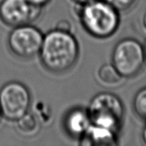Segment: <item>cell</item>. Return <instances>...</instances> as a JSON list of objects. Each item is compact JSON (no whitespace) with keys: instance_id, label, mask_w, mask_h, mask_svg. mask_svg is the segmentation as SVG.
<instances>
[{"instance_id":"5","label":"cell","mask_w":146,"mask_h":146,"mask_svg":"<svg viewBox=\"0 0 146 146\" xmlns=\"http://www.w3.org/2000/svg\"><path fill=\"white\" fill-rule=\"evenodd\" d=\"M31 102L29 88L20 82L11 81L0 89V109L7 120H17L29 111Z\"/></svg>"},{"instance_id":"17","label":"cell","mask_w":146,"mask_h":146,"mask_svg":"<svg viewBox=\"0 0 146 146\" xmlns=\"http://www.w3.org/2000/svg\"><path fill=\"white\" fill-rule=\"evenodd\" d=\"M74 1L76 3H79V4H86L89 3H91V2H94L95 0H72Z\"/></svg>"},{"instance_id":"12","label":"cell","mask_w":146,"mask_h":146,"mask_svg":"<svg viewBox=\"0 0 146 146\" xmlns=\"http://www.w3.org/2000/svg\"><path fill=\"white\" fill-rule=\"evenodd\" d=\"M132 105L135 114L146 122V86L135 94Z\"/></svg>"},{"instance_id":"7","label":"cell","mask_w":146,"mask_h":146,"mask_svg":"<svg viewBox=\"0 0 146 146\" xmlns=\"http://www.w3.org/2000/svg\"><path fill=\"white\" fill-rule=\"evenodd\" d=\"M42 7L30 0H3L0 3V19L10 27L29 25L38 19Z\"/></svg>"},{"instance_id":"15","label":"cell","mask_w":146,"mask_h":146,"mask_svg":"<svg viewBox=\"0 0 146 146\" xmlns=\"http://www.w3.org/2000/svg\"><path fill=\"white\" fill-rule=\"evenodd\" d=\"M55 29L61 31V32H71L72 25H71V24H70L68 21H67V20H61V21L57 22Z\"/></svg>"},{"instance_id":"4","label":"cell","mask_w":146,"mask_h":146,"mask_svg":"<svg viewBox=\"0 0 146 146\" xmlns=\"http://www.w3.org/2000/svg\"><path fill=\"white\" fill-rule=\"evenodd\" d=\"M145 64L143 45L137 39L125 38L115 45L111 53V64L122 78L135 77L141 72Z\"/></svg>"},{"instance_id":"18","label":"cell","mask_w":146,"mask_h":146,"mask_svg":"<svg viewBox=\"0 0 146 146\" xmlns=\"http://www.w3.org/2000/svg\"><path fill=\"white\" fill-rule=\"evenodd\" d=\"M141 137H142V141L144 144L146 145V123L145 125V127L143 128L142 133H141Z\"/></svg>"},{"instance_id":"21","label":"cell","mask_w":146,"mask_h":146,"mask_svg":"<svg viewBox=\"0 0 146 146\" xmlns=\"http://www.w3.org/2000/svg\"><path fill=\"white\" fill-rule=\"evenodd\" d=\"M1 117H2V112H1V109H0V119H1Z\"/></svg>"},{"instance_id":"14","label":"cell","mask_w":146,"mask_h":146,"mask_svg":"<svg viewBox=\"0 0 146 146\" xmlns=\"http://www.w3.org/2000/svg\"><path fill=\"white\" fill-rule=\"evenodd\" d=\"M35 108H37L38 114L37 116L40 121L43 120V122H48L51 117V113L50 112V108H48L46 105H45L44 103H38L37 106H35Z\"/></svg>"},{"instance_id":"20","label":"cell","mask_w":146,"mask_h":146,"mask_svg":"<svg viewBox=\"0 0 146 146\" xmlns=\"http://www.w3.org/2000/svg\"><path fill=\"white\" fill-rule=\"evenodd\" d=\"M143 49H144V54H145V63H146V39L145 41V43L143 45Z\"/></svg>"},{"instance_id":"16","label":"cell","mask_w":146,"mask_h":146,"mask_svg":"<svg viewBox=\"0 0 146 146\" xmlns=\"http://www.w3.org/2000/svg\"><path fill=\"white\" fill-rule=\"evenodd\" d=\"M50 0H30V2H32V3L35 4L37 6H39V7H43L44 6H46V4L50 3Z\"/></svg>"},{"instance_id":"2","label":"cell","mask_w":146,"mask_h":146,"mask_svg":"<svg viewBox=\"0 0 146 146\" xmlns=\"http://www.w3.org/2000/svg\"><path fill=\"white\" fill-rule=\"evenodd\" d=\"M75 12L82 25L93 37L106 38L116 32L120 23L119 12L104 0L86 4L76 3Z\"/></svg>"},{"instance_id":"13","label":"cell","mask_w":146,"mask_h":146,"mask_svg":"<svg viewBox=\"0 0 146 146\" xmlns=\"http://www.w3.org/2000/svg\"><path fill=\"white\" fill-rule=\"evenodd\" d=\"M119 12L130 10L136 4L137 0H104Z\"/></svg>"},{"instance_id":"19","label":"cell","mask_w":146,"mask_h":146,"mask_svg":"<svg viewBox=\"0 0 146 146\" xmlns=\"http://www.w3.org/2000/svg\"><path fill=\"white\" fill-rule=\"evenodd\" d=\"M142 23H143V26H144V28L146 30V12L144 14V16H143L142 18Z\"/></svg>"},{"instance_id":"3","label":"cell","mask_w":146,"mask_h":146,"mask_svg":"<svg viewBox=\"0 0 146 146\" xmlns=\"http://www.w3.org/2000/svg\"><path fill=\"white\" fill-rule=\"evenodd\" d=\"M93 124L118 132L125 115V108L119 96L110 92L96 94L86 108Z\"/></svg>"},{"instance_id":"1","label":"cell","mask_w":146,"mask_h":146,"mask_svg":"<svg viewBox=\"0 0 146 146\" xmlns=\"http://www.w3.org/2000/svg\"><path fill=\"white\" fill-rule=\"evenodd\" d=\"M38 54L46 69L61 74L76 64L80 56V46L71 32L54 29L44 35Z\"/></svg>"},{"instance_id":"6","label":"cell","mask_w":146,"mask_h":146,"mask_svg":"<svg viewBox=\"0 0 146 146\" xmlns=\"http://www.w3.org/2000/svg\"><path fill=\"white\" fill-rule=\"evenodd\" d=\"M44 35L37 28L30 25L14 27L8 36L11 53L21 59H31L41 50Z\"/></svg>"},{"instance_id":"11","label":"cell","mask_w":146,"mask_h":146,"mask_svg":"<svg viewBox=\"0 0 146 146\" xmlns=\"http://www.w3.org/2000/svg\"><path fill=\"white\" fill-rule=\"evenodd\" d=\"M98 79L102 83L113 85L119 83L122 77L111 64H105L98 70Z\"/></svg>"},{"instance_id":"10","label":"cell","mask_w":146,"mask_h":146,"mask_svg":"<svg viewBox=\"0 0 146 146\" xmlns=\"http://www.w3.org/2000/svg\"><path fill=\"white\" fill-rule=\"evenodd\" d=\"M16 122L17 130L25 137L35 136L41 129V121L32 112H26Z\"/></svg>"},{"instance_id":"9","label":"cell","mask_w":146,"mask_h":146,"mask_svg":"<svg viewBox=\"0 0 146 146\" xmlns=\"http://www.w3.org/2000/svg\"><path fill=\"white\" fill-rule=\"evenodd\" d=\"M117 132L105 127L91 124L80 138L82 145L108 146L117 145Z\"/></svg>"},{"instance_id":"8","label":"cell","mask_w":146,"mask_h":146,"mask_svg":"<svg viewBox=\"0 0 146 146\" xmlns=\"http://www.w3.org/2000/svg\"><path fill=\"white\" fill-rule=\"evenodd\" d=\"M91 124L87 109L81 107L70 109L64 117V129L72 137L80 138Z\"/></svg>"}]
</instances>
